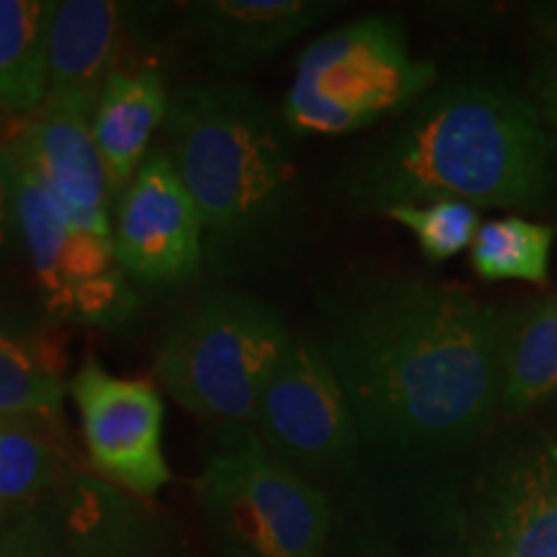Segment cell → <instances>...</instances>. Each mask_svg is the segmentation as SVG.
<instances>
[{"label": "cell", "instance_id": "10", "mask_svg": "<svg viewBox=\"0 0 557 557\" xmlns=\"http://www.w3.org/2000/svg\"><path fill=\"white\" fill-rule=\"evenodd\" d=\"M124 274L148 287H181L205 271L197 207L165 150H152L116 199L111 230Z\"/></svg>", "mask_w": 557, "mask_h": 557}, {"label": "cell", "instance_id": "6", "mask_svg": "<svg viewBox=\"0 0 557 557\" xmlns=\"http://www.w3.org/2000/svg\"><path fill=\"white\" fill-rule=\"evenodd\" d=\"M197 504L222 557H325L329 496L271 457L253 426H214Z\"/></svg>", "mask_w": 557, "mask_h": 557}, {"label": "cell", "instance_id": "9", "mask_svg": "<svg viewBox=\"0 0 557 557\" xmlns=\"http://www.w3.org/2000/svg\"><path fill=\"white\" fill-rule=\"evenodd\" d=\"M94 475L152 500L173 480L163 455V398L150 382L124 380L88 361L70 382Z\"/></svg>", "mask_w": 557, "mask_h": 557}, {"label": "cell", "instance_id": "2", "mask_svg": "<svg viewBox=\"0 0 557 557\" xmlns=\"http://www.w3.org/2000/svg\"><path fill=\"white\" fill-rule=\"evenodd\" d=\"M331 194L364 218L431 201L537 214L557 197V139L529 94L504 75L468 70L438 78L361 143Z\"/></svg>", "mask_w": 557, "mask_h": 557}, {"label": "cell", "instance_id": "13", "mask_svg": "<svg viewBox=\"0 0 557 557\" xmlns=\"http://www.w3.org/2000/svg\"><path fill=\"white\" fill-rule=\"evenodd\" d=\"M70 557H189L171 513L94 472H75L60 496Z\"/></svg>", "mask_w": 557, "mask_h": 557}, {"label": "cell", "instance_id": "16", "mask_svg": "<svg viewBox=\"0 0 557 557\" xmlns=\"http://www.w3.org/2000/svg\"><path fill=\"white\" fill-rule=\"evenodd\" d=\"M498 416L521 421L557 400V292L504 312Z\"/></svg>", "mask_w": 557, "mask_h": 557}, {"label": "cell", "instance_id": "3", "mask_svg": "<svg viewBox=\"0 0 557 557\" xmlns=\"http://www.w3.org/2000/svg\"><path fill=\"white\" fill-rule=\"evenodd\" d=\"M169 158L197 207L205 269L218 278L287 263L310 230L295 132L259 90L235 81L171 90Z\"/></svg>", "mask_w": 557, "mask_h": 557}, {"label": "cell", "instance_id": "20", "mask_svg": "<svg viewBox=\"0 0 557 557\" xmlns=\"http://www.w3.org/2000/svg\"><path fill=\"white\" fill-rule=\"evenodd\" d=\"M65 382L24 341L0 336V416L62 421Z\"/></svg>", "mask_w": 557, "mask_h": 557}, {"label": "cell", "instance_id": "1", "mask_svg": "<svg viewBox=\"0 0 557 557\" xmlns=\"http://www.w3.org/2000/svg\"><path fill=\"white\" fill-rule=\"evenodd\" d=\"M318 333L357 418L361 449L429 462L468 449L498 418L504 310L418 274L367 271L320 289Z\"/></svg>", "mask_w": 557, "mask_h": 557}, {"label": "cell", "instance_id": "28", "mask_svg": "<svg viewBox=\"0 0 557 557\" xmlns=\"http://www.w3.org/2000/svg\"><path fill=\"white\" fill-rule=\"evenodd\" d=\"M555 438H557V436H555Z\"/></svg>", "mask_w": 557, "mask_h": 557}, {"label": "cell", "instance_id": "26", "mask_svg": "<svg viewBox=\"0 0 557 557\" xmlns=\"http://www.w3.org/2000/svg\"><path fill=\"white\" fill-rule=\"evenodd\" d=\"M465 557H485L483 553H472V555H465Z\"/></svg>", "mask_w": 557, "mask_h": 557}, {"label": "cell", "instance_id": "27", "mask_svg": "<svg viewBox=\"0 0 557 557\" xmlns=\"http://www.w3.org/2000/svg\"><path fill=\"white\" fill-rule=\"evenodd\" d=\"M0 336H3V329H0Z\"/></svg>", "mask_w": 557, "mask_h": 557}, {"label": "cell", "instance_id": "15", "mask_svg": "<svg viewBox=\"0 0 557 557\" xmlns=\"http://www.w3.org/2000/svg\"><path fill=\"white\" fill-rule=\"evenodd\" d=\"M169 101L171 90L163 67L152 62L120 67L103 86L90 132L107 165L114 201L122 197L148 156L152 135L163 127L169 114Z\"/></svg>", "mask_w": 557, "mask_h": 557}, {"label": "cell", "instance_id": "8", "mask_svg": "<svg viewBox=\"0 0 557 557\" xmlns=\"http://www.w3.org/2000/svg\"><path fill=\"white\" fill-rule=\"evenodd\" d=\"M485 557H557V438L537 423L506 431L485 459L472 506Z\"/></svg>", "mask_w": 557, "mask_h": 557}, {"label": "cell", "instance_id": "7", "mask_svg": "<svg viewBox=\"0 0 557 557\" xmlns=\"http://www.w3.org/2000/svg\"><path fill=\"white\" fill-rule=\"evenodd\" d=\"M253 431L271 457L312 485L351 478L364 455L344 387L312 336H292L263 387Z\"/></svg>", "mask_w": 557, "mask_h": 557}, {"label": "cell", "instance_id": "19", "mask_svg": "<svg viewBox=\"0 0 557 557\" xmlns=\"http://www.w3.org/2000/svg\"><path fill=\"white\" fill-rule=\"evenodd\" d=\"M555 225L524 214L487 220L470 246V263L483 282L547 284Z\"/></svg>", "mask_w": 557, "mask_h": 557}, {"label": "cell", "instance_id": "25", "mask_svg": "<svg viewBox=\"0 0 557 557\" xmlns=\"http://www.w3.org/2000/svg\"><path fill=\"white\" fill-rule=\"evenodd\" d=\"M529 24L540 34H557V0H537V3L521 5Z\"/></svg>", "mask_w": 557, "mask_h": 557}, {"label": "cell", "instance_id": "12", "mask_svg": "<svg viewBox=\"0 0 557 557\" xmlns=\"http://www.w3.org/2000/svg\"><path fill=\"white\" fill-rule=\"evenodd\" d=\"M52 194L70 225L111 238L109 173L96 148L90 116L41 107L5 143Z\"/></svg>", "mask_w": 557, "mask_h": 557}, {"label": "cell", "instance_id": "22", "mask_svg": "<svg viewBox=\"0 0 557 557\" xmlns=\"http://www.w3.org/2000/svg\"><path fill=\"white\" fill-rule=\"evenodd\" d=\"M0 557H70L60 498L0 527Z\"/></svg>", "mask_w": 557, "mask_h": 557}, {"label": "cell", "instance_id": "17", "mask_svg": "<svg viewBox=\"0 0 557 557\" xmlns=\"http://www.w3.org/2000/svg\"><path fill=\"white\" fill-rule=\"evenodd\" d=\"M75 472L60 421L0 416V527L58 500Z\"/></svg>", "mask_w": 557, "mask_h": 557}, {"label": "cell", "instance_id": "11", "mask_svg": "<svg viewBox=\"0 0 557 557\" xmlns=\"http://www.w3.org/2000/svg\"><path fill=\"white\" fill-rule=\"evenodd\" d=\"M344 5L336 0H197L178 5L176 32L207 70L235 78L274 58Z\"/></svg>", "mask_w": 557, "mask_h": 557}, {"label": "cell", "instance_id": "5", "mask_svg": "<svg viewBox=\"0 0 557 557\" xmlns=\"http://www.w3.org/2000/svg\"><path fill=\"white\" fill-rule=\"evenodd\" d=\"M398 16L374 13L310 41L299 54L282 111L295 137H338L393 122L436 86Z\"/></svg>", "mask_w": 557, "mask_h": 557}, {"label": "cell", "instance_id": "14", "mask_svg": "<svg viewBox=\"0 0 557 557\" xmlns=\"http://www.w3.org/2000/svg\"><path fill=\"white\" fill-rule=\"evenodd\" d=\"M129 21V5L116 0L54 3L47 39V99L41 107L94 120L103 86L122 67Z\"/></svg>", "mask_w": 557, "mask_h": 557}, {"label": "cell", "instance_id": "18", "mask_svg": "<svg viewBox=\"0 0 557 557\" xmlns=\"http://www.w3.org/2000/svg\"><path fill=\"white\" fill-rule=\"evenodd\" d=\"M54 0H0V114L32 116L47 99Z\"/></svg>", "mask_w": 557, "mask_h": 557}, {"label": "cell", "instance_id": "24", "mask_svg": "<svg viewBox=\"0 0 557 557\" xmlns=\"http://www.w3.org/2000/svg\"><path fill=\"white\" fill-rule=\"evenodd\" d=\"M16 233V212H13V186L9 156L0 148V250L9 246Z\"/></svg>", "mask_w": 557, "mask_h": 557}, {"label": "cell", "instance_id": "23", "mask_svg": "<svg viewBox=\"0 0 557 557\" xmlns=\"http://www.w3.org/2000/svg\"><path fill=\"white\" fill-rule=\"evenodd\" d=\"M529 99L557 139V34H542Z\"/></svg>", "mask_w": 557, "mask_h": 557}, {"label": "cell", "instance_id": "4", "mask_svg": "<svg viewBox=\"0 0 557 557\" xmlns=\"http://www.w3.org/2000/svg\"><path fill=\"white\" fill-rule=\"evenodd\" d=\"M292 336L267 299L212 287L160 338L158 380L181 408L212 426H253L263 387Z\"/></svg>", "mask_w": 557, "mask_h": 557}, {"label": "cell", "instance_id": "21", "mask_svg": "<svg viewBox=\"0 0 557 557\" xmlns=\"http://www.w3.org/2000/svg\"><path fill=\"white\" fill-rule=\"evenodd\" d=\"M382 218L398 222L413 235L423 259L447 263L472 246L480 225V209L465 201H431V205L395 207Z\"/></svg>", "mask_w": 557, "mask_h": 557}]
</instances>
